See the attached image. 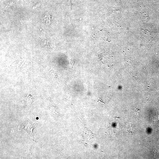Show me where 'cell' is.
Here are the masks:
<instances>
[{"mask_svg": "<svg viewBox=\"0 0 159 159\" xmlns=\"http://www.w3.org/2000/svg\"><path fill=\"white\" fill-rule=\"evenodd\" d=\"M35 126L30 120L26 119L23 126V128L27 131L30 137L34 140V138L32 134V130Z\"/></svg>", "mask_w": 159, "mask_h": 159, "instance_id": "cell-1", "label": "cell"}, {"mask_svg": "<svg viewBox=\"0 0 159 159\" xmlns=\"http://www.w3.org/2000/svg\"><path fill=\"white\" fill-rule=\"evenodd\" d=\"M49 19V17L48 18V16H45L44 17V19L46 21V23H48V22H49L50 21V19Z\"/></svg>", "mask_w": 159, "mask_h": 159, "instance_id": "cell-2", "label": "cell"}]
</instances>
